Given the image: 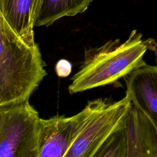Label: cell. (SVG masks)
<instances>
[{
    "label": "cell",
    "mask_w": 157,
    "mask_h": 157,
    "mask_svg": "<svg viewBox=\"0 0 157 157\" xmlns=\"http://www.w3.org/2000/svg\"><path fill=\"white\" fill-rule=\"evenodd\" d=\"M42 0H0V11L15 33L30 47L34 41L33 28Z\"/></svg>",
    "instance_id": "cell-8"
},
{
    "label": "cell",
    "mask_w": 157,
    "mask_h": 157,
    "mask_svg": "<svg viewBox=\"0 0 157 157\" xmlns=\"http://www.w3.org/2000/svg\"><path fill=\"white\" fill-rule=\"evenodd\" d=\"M72 71V64L64 59H59L55 65V72L59 77L68 76Z\"/></svg>",
    "instance_id": "cell-11"
},
{
    "label": "cell",
    "mask_w": 157,
    "mask_h": 157,
    "mask_svg": "<svg viewBox=\"0 0 157 157\" xmlns=\"http://www.w3.org/2000/svg\"><path fill=\"white\" fill-rule=\"evenodd\" d=\"M93 0H42L34 26L52 25L64 17H72L85 12Z\"/></svg>",
    "instance_id": "cell-9"
},
{
    "label": "cell",
    "mask_w": 157,
    "mask_h": 157,
    "mask_svg": "<svg viewBox=\"0 0 157 157\" xmlns=\"http://www.w3.org/2000/svg\"><path fill=\"white\" fill-rule=\"evenodd\" d=\"M131 104L126 93L118 101L108 98L89 101L83 126L65 157H94L104 140L125 118Z\"/></svg>",
    "instance_id": "cell-3"
},
{
    "label": "cell",
    "mask_w": 157,
    "mask_h": 157,
    "mask_svg": "<svg viewBox=\"0 0 157 157\" xmlns=\"http://www.w3.org/2000/svg\"><path fill=\"white\" fill-rule=\"evenodd\" d=\"M153 39L144 40L137 30L128 38L110 40L102 45L85 52L84 59L68 87L71 94L82 92L112 83L145 66L144 56L148 48H154Z\"/></svg>",
    "instance_id": "cell-1"
},
{
    "label": "cell",
    "mask_w": 157,
    "mask_h": 157,
    "mask_svg": "<svg viewBox=\"0 0 157 157\" xmlns=\"http://www.w3.org/2000/svg\"><path fill=\"white\" fill-rule=\"evenodd\" d=\"M124 126L126 157H157V129L147 116L132 102Z\"/></svg>",
    "instance_id": "cell-6"
},
{
    "label": "cell",
    "mask_w": 157,
    "mask_h": 157,
    "mask_svg": "<svg viewBox=\"0 0 157 157\" xmlns=\"http://www.w3.org/2000/svg\"><path fill=\"white\" fill-rule=\"evenodd\" d=\"M39 119L28 100L0 106V157H38Z\"/></svg>",
    "instance_id": "cell-4"
},
{
    "label": "cell",
    "mask_w": 157,
    "mask_h": 157,
    "mask_svg": "<svg viewBox=\"0 0 157 157\" xmlns=\"http://www.w3.org/2000/svg\"><path fill=\"white\" fill-rule=\"evenodd\" d=\"M125 118L104 140L94 157H126L127 137L124 126Z\"/></svg>",
    "instance_id": "cell-10"
},
{
    "label": "cell",
    "mask_w": 157,
    "mask_h": 157,
    "mask_svg": "<svg viewBox=\"0 0 157 157\" xmlns=\"http://www.w3.org/2000/svg\"><path fill=\"white\" fill-rule=\"evenodd\" d=\"M39 46L26 44L0 11V106L28 100L47 75Z\"/></svg>",
    "instance_id": "cell-2"
},
{
    "label": "cell",
    "mask_w": 157,
    "mask_h": 157,
    "mask_svg": "<svg viewBox=\"0 0 157 157\" xmlns=\"http://www.w3.org/2000/svg\"><path fill=\"white\" fill-rule=\"evenodd\" d=\"M87 115L85 106L72 116L39 119L38 157H65L78 136Z\"/></svg>",
    "instance_id": "cell-5"
},
{
    "label": "cell",
    "mask_w": 157,
    "mask_h": 157,
    "mask_svg": "<svg viewBox=\"0 0 157 157\" xmlns=\"http://www.w3.org/2000/svg\"><path fill=\"white\" fill-rule=\"evenodd\" d=\"M126 93L157 129V65L146 64L133 71L126 81Z\"/></svg>",
    "instance_id": "cell-7"
},
{
    "label": "cell",
    "mask_w": 157,
    "mask_h": 157,
    "mask_svg": "<svg viewBox=\"0 0 157 157\" xmlns=\"http://www.w3.org/2000/svg\"><path fill=\"white\" fill-rule=\"evenodd\" d=\"M153 50L155 53V55H156V63H157V40L156 42H155V45H154V48H153Z\"/></svg>",
    "instance_id": "cell-12"
}]
</instances>
